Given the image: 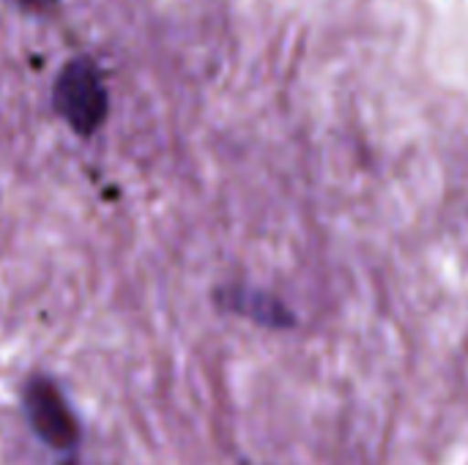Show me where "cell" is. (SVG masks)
I'll use <instances>...</instances> for the list:
<instances>
[{
  "mask_svg": "<svg viewBox=\"0 0 468 465\" xmlns=\"http://www.w3.org/2000/svg\"><path fill=\"white\" fill-rule=\"evenodd\" d=\"M52 107L58 118L77 134L93 137L110 112L107 85L90 58H71L52 82Z\"/></svg>",
  "mask_w": 468,
  "mask_h": 465,
  "instance_id": "1",
  "label": "cell"
},
{
  "mask_svg": "<svg viewBox=\"0 0 468 465\" xmlns=\"http://www.w3.org/2000/svg\"><path fill=\"white\" fill-rule=\"evenodd\" d=\"M222 304L239 315H247L258 323H269V326H285L291 323V315L285 312V307L280 301H274L271 296L266 293H255V291H244V288H236V291H225L222 293Z\"/></svg>",
  "mask_w": 468,
  "mask_h": 465,
  "instance_id": "3",
  "label": "cell"
},
{
  "mask_svg": "<svg viewBox=\"0 0 468 465\" xmlns=\"http://www.w3.org/2000/svg\"><path fill=\"white\" fill-rule=\"evenodd\" d=\"M16 3H22L27 8H44V5H49V0H16Z\"/></svg>",
  "mask_w": 468,
  "mask_h": 465,
  "instance_id": "4",
  "label": "cell"
},
{
  "mask_svg": "<svg viewBox=\"0 0 468 465\" xmlns=\"http://www.w3.org/2000/svg\"><path fill=\"white\" fill-rule=\"evenodd\" d=\"M22 403H25V417L41 444H47L49 449H58V452H66L77 444V439H80L77 419L49 378L27 381Z\"/></svg>",
  "mask_w": 468,
  "mask_h": 465,
  "instance_id": "2",
  "label": "cell"
}]
</instances>
